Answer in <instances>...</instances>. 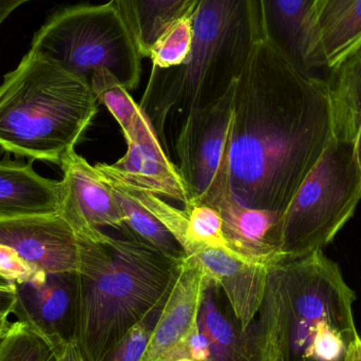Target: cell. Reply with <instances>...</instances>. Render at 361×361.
<instances>
[{"label": "cell", "mask_w": 361, "mask_h": 361, "mask_svg": "<svg viewBox=\"0 0 361 361\" xmlns=\"http://www.w3.org/2000/svg\"><path fill=\"white\" fill-rule=\"evenodd\" d=\"M333 137L326 80L259 40L233 90L226 158L238 199L283 214Z\"/></svg>", "instance_id": "cell-1"}, {"label": "cell", "mask_w": 361, "mask_h": 361, "mask_svg": "<svg viewBox=\"0 0 361 361\" xmlns=\"http://www.w3.org/2000/svg\"><path fill=\"white\" fill-rule=\"evenodd\" d=\"M191 23L188 59L171 69L152 68L139 104L167 154L188 116L235 86L262 39L257 0H199Z\"/></svg>", "instance_id": "cell-2"}, {"label": "cell", "mask_w": 361, "mask_h": 361, "mask_svg": "<svg viewBox=\"0 0 361 361\" xmlns=\"http://www.w3.org/2000/svg\"><path fill=\"white\" fill-rule=\"evenodd\" d=\"M76 343L86 361L99 358L163 307L183 260L128 238L80 237Z\"/></svg>", "instance_id": "cell-3"}, {"label": "cell", "mask_w": 361, "mask_h": 361, "mask_svg": "<svg viewBox=\"0 0 361 361\" xmlns=\"http://www.w3.org/2000/svg\"><path fill=\"white\" fill-rule=\"evenodd\" d=\"M356 294L322 250L284 256L267 267L259 318L250 324L262 361H313L322 333L358 336Z\"/></svg>", "instance_id": "cell-4"}, {"label": "cell", "mask_w": 361, "mask_h": 361, "mask_svg": "<svg viewBox=\"0 0 361 361\" xmlns=\"http://www.w3.org/2000/svg\"><path fill=\"white\" fill-rule=\"evenodd\" d=\"M97 102L86 78L31 47L0 84V148L61 165L92 124Z\"/></svg>", "instance_id": "cell-5"}, {"label": "cell", "mask_w": 361, "mask_h": 361, "mask_svg": "<svg viewBox=\"0 0 361 361\" xmlns=\"http://www.w3.org/2000/svg\"><path fill=\"white\" fill-rule=\"evenodd\" d=\"M31 47L88 82L101 70L111 73L128 91L137 88L141 80V54L112 1L56 11L35 32Z\"/></svg>", "instance_id": "cell-6"}, {"label": "cell", "mask_w": 361, "mask_h": 361, "mask_svg": "<svg viewBox=\"0 0 361 361\" xmlns=\"http://www.w3.org/2000/svg\"><path fill=\"white\" fill-rule=\"evenodd\" d=\"M360 200L354 142L334 137L280 219L275 233L280 255L324 250L353 216Z\"/></svg>", "instance_id": "cell-7"}, {"label": "cell", "mask_w": 361, "mask_h": 361, "mask_svg": "<svg viewBox=\"0 0 361 361\" xmlns=\"http://www.w3.org/2000/svg\"><path fill=\"white\" fill-rule=\"evenodd\" d=\"M233 90L235 86L218 101L191 114L171 145L169 157L190 193L189 205L207 204L216 188L231 180L226 152Z\"/></svg>", "instance_id": "cell-8"}, {"label": "cell", "mask_w": 361, "mask_h": 361, "mask_svg": "<svg viewBox=\"0 0 361 361\" xmlns=\"http://www.w3.org/2000/svg\"><path fill=\"white\" fill-rule=\"evenodd\" d=\"M124 137L127 152L123 158L112 164L94 165L101 177L123 188L154 193L188 206L190 193L185 180L143 110Z\"/></svg>", "instance_id": "cell-9"}, {"label": "cell", "mask_w": 361, "mask_h": 361, "mask_svg": "<svg viewBox=\"0 0 361 361\" xmlns=\"http://www.w3.org/2000/svg\"><path fill=\"white\" fill-rule=\"evenodd\" d=\"M15 286L16 305L13 314L18 322L39 333L56 353L63 345L76 341L80 314L78 271H37Z\"/></svg>", "instance_id": "cell-10"}, {"label": "cell", "mask_w": 361, "mask_h": 361, "mask_svg": "<svg viewBox=\"0 0 361 361\" xmlns=\"http://www.w3.org/2000/svg\"><path fill=\"white\" fill-rule=\"evenodd\" d=\"M61 203L59 214L76 235L99 239L102 227L125 231V218L116 193L97 169L75 150L61 161Z\"/></svg>", "instance_id": "cell-11"}, {"label": "cell", "mask_w": 361, "mask_h": 361, "mask_svg": "<svg viewBox=\"0 0 361 361\" xmlns=\"http://www.w3.org/2000/svg\"><path fill=\"white\" fill-rule=\"evenodd\" d=\"M262 39L301 71L326 70L317 0H257Z\"/></svg>", "instance_id": "cell-12"}, {"label": "cell", "mask_w": 361, "mask_h": 361, "mask_svg": "<svg viewBox=\"0 0 361 361\" xmlns=\"http://www.w3.org/2000/svg\"><path fill=\"white\" fill-rule=\"evenodd\" d=\"M0 244L38 271L80 269V237L59 214L0 219Z\"/></svg>", "instance_id": "cell-13"}, {"label": "cell", "mask_w": 361, "mask_h": 361, "mask_svg": "<svg viewBox=\"0 0 361 361\" xmlns=\"http://www.w3.org/2000/svg\"><path fill=\"white\" fill-rule=\"evenodd\" d=\"M207 205L220 212L227 238L247 262L269 267L281 258L275 243L281 214L244 205L231 183L221 185Z\"/></svg>", "instance_id": "cell-14"}, {"label": "cell", "mask_w": 361, "mask_h": 361, "mask_svg": "<svg viewBox=\"0 0 361 361\" xmlns=\"http://www.w3.org/2000/svg\"><path fill=\"white\" fill-rule=\"evenodd\" d=\"M209 278L199 262L186 257L161 311L141 361H154L180 343L197 322Z\"/></svg>", "instance_id": "cell-15"}, {"label": "cell", "mask_w": 361, "mask_h": 361, "mask_svg": "<svg viewBox=\"0 0 361 361\" xmlns=\"http://www.w3.org/2000/svg\"><path fill=\"white\" fill-rule=\"evenodd\" d=\"M222 288L209 279L200 307L197 324L214 361H262L252 326L243 330Z\"/></svg>", "instance_id": "cell-16"}, {"label": "cell", "mask_w": 361, "mask_h": 361, "mask_svg": "<svg viewBox=\"0 0 361 361\" xmlns=\"http://www.w3.org/2000/svg\"><path fill=\"white\" fill-rule=\"evenodd\" d=\"M61 182L38 175L31 164L0 159V219L59 214Z\"/></svg>", "instance_id": "cell-17"}, {"label": "cell", "mask_w": 361, "mask_h": 361, "mask_svg": "<svg viewBox=\"0 0 361 361\" xmlns=\"http://www.w3.org/2000/svg\"><path fill=\"white\" fill-rule=\"evenodd\" d=\"M324 80L330 97L334 137L354 142L361 118V42L329 69Z\"/></svg>", "instance_id": "cell-18"}, {"label": "cell", "mask_w": 361, "mask_h": 361, "mask_svg": "<svg viewBox=\"0 0 361 361\" xmlns=\"http://www.w3.org/2000/svg\"><path fill=\"white\" fill-rule=\"evenodd\" d=\"M128 27L142 59H149L161 36L190 16L199 0H111Z\"/></svg>", "instance_id": "cell-19"}, {"label": "cell", "mask_w": 361, "mask_h": 361, "mask_svg": "<svg viewBox=\"0 0 361 361\" xmlns=\"http://www.w3.org/2000/svg\"><path fill=\"white\" fill-rule=\"evenodd\" d=\"M182 248L186 257H192L201 264L207 277L219 284L231 302L245 300L256 290L260 280L259 264L203 244L188 243Z\"/></svg>", "instance_id": "cell-20"}, {"label": "cell", "mask_w": 361, "mask_h": 361, "mask_svg": "<svg viewBox=\"0 0 361 361\" xmlns=\"http://www.w3.org/2000/svg\"><path fill=\"white\" fill-rule=\"evenodd\" d=\"M104 180L116 193L121 209L124 214L125 231L123 235L125 238L142 242L171 258L182 260L186 257L171 231L154 214L142 207L124 189Z\"/></svg>", "instance_id": "cell-21"}, {"label": "cell", "mask_w": 361, "mask_h": 361, "mask_svg": "<svg viewBox=\"0 0 361 361\" xmlns=\"http://www.w3.org/2000/svg\"><path fill=\"white\" fill-rule=\"evenodd\" d=\"M0 361H59L44 337L25 322L8 324L0 338Z\"/></svg>", "instance_id": "cell-22"}, {"label": "cell", "mask_w": 361, "mask_h": 361, "mask_svg": "<svg viewBox=\"0 0 361 361\" xmlns=\"http://www.w3.org/2000/svg\"><path fill=\"white\" fill-rule=\"evenodd\" d=\"M91 89L97 101L107 107L122 129L123 135L133 129L142 108L128 90L105 70L95 72L90 78Z\"/></svg>", "instance_id": "cell-23"}, {"label": "cell", "mask_w": 361, "mask_h": 361, "mask_svg": "<svg viewBox=\"0 0 361 361\" xmlns=\"http://www.w3.org/2000/svg\"><path fill=\"white\" fill-rule=\"evenodd\" d=\"M329 69L361 42V0H354L345 13L322 34Z\"/></svg>", "instance_id": "cell-24"}, {"label": "cell", "mask_w": 361, "mask_h": 361, "mask_svg": "<svg viewBox=\"0 0 361 361\" xmlns=\"http://www.w3.org/2000/svg\"><path fill=\"white\" fill-rule=\"evenodd\" d=\"M192 42L190 16L184 17L171 25L157 42L150 53L152 68L171 69L185 63Z\"/></svg>", "instance_id": "cell-25"}, {"label": "cell", "mask_w": 361, "mask_h": 361, "mask_svg": "<svg viewBox=\"0 0 361 361\" xmlns=\"http://www.w3.org/2000/svg\"><path fill=\"white\" fill-rule=\"evenodd\" d=\"M163 307L154 310L145 319L133 326L99 361H141Z\"/></svg>", "instance_id": "cell-26"}, {"label": "cell", "mask_w": 361, "mask_h": 361, "mask_svg": "<svg viewBox=\"0 0 361 361\" xmlns=\"http://www.w3.org/2000/svg\"><path fill=\"white\" fill-rule=\"evenodd\" d=\"M154 361H214L209 348L199 330V324H195L188 334L173 345L171 349L159 356Z\"/></svg>", "instance_id": "cell-27"}, {"label": "cell", "mask_w": 361, "mask_h": 361, "mask_svg": "<svg viewBox=\"0 0 361 361\" xmlns=\"http://www.w3.org/2000/svg\"><path fill=\"white\" fill-rule=\"evenodd\" d=\"M35 267L25 262L13 248L0 244V276L20 283L31 278L37 271Z\"/></svg>", "instance_id": "cell-28"}, {"label": "cell", "mask_w": 361, "mask_h": 361, "mask_svg": "<svg viewBox=\"0 0 361 361\" xmlns=\"http://www.w3.org/2000/svg\"><path fill=\"white\" fill-rule=\"evenodd\" d=\"M353 1L354 0H318V20L322 31L332 25Z\"/></svg>", "instance_id": "cell-29"}, {"label": "cell", "mask_w": 361, "mask_h": 361, "mask_svg": "<svg viewBox=\"0 0 361 361\" xmlns=\"http://www.w3.org/2000/svg\"><path fill=\"white\" fill-rule=\"evenodd\" d=\"M16 305V286L13 281L0 276V316L8 318Z\"/></svg>", "instance_id": "cell-30"}, {"label": "cell", "mask_w": 361, "mask_h": 361, "mask_svg": "<svg viewBox=\"0 0 361 361\" xmlns=\"http://www.w3.org/2000/svg\"><path fill=\"white\" fill-rule=\"evenodd\" d=\"M57 357L59 361H86L76 341L63 345L61 351L57 352Z\"/></svg>", "instance_id": "cell-31"}, {"label": "cell", "mask_w": 361, "mask_h": 361, "mask_svg": "<svg viewBox=\"0 0 361 361\" xmlns=\"http://www.w3.org/2000/svg\"><path fill=\"white\" fill-rule=\"evenodd\" d=\"M29 1L32 0H0V25L10 16L13 11Z\"/></svg>", "instance_id": "cell-32"}, {"label": "cell", "mask_w": 361, "mask_h": 361, "mask_svg": "<svg viewBox=\"0 0 361 361\" xmlns=\"http://www.w3.org/2000/svg\"><path fill=\"white\" fill-rule=\"evenodd\" d=\"M343 361H361V336L357 337L351 345H349L347 354Z\"/></svg>", "instance_id": "cell-33"}, {"label": "cell", "mask_w": 361, "mask_h": 361, "mask_svg": "<svg viewBox=\"0 0 361 361\" xmlns=\"http://www.w3.org/2000/svg\"><path fill=\"white\" fill-rule=\"evenodd\" d=\"M354 149H355V156L357 159L358 165L361 169V118L360 125H358L357 135H356L355 141H354Z\"/></svg>", "instance_id": "cell-34"}, {"label": "cell", "mask_w": 361, "mask_h": 361, "mask_svg": "<svg viewBox=\"0 0 361 361\" xmlns=\"http://www.w3.org/2000/svg\"><path fill=\"white\" fill-rule=\"evenodd\" d=\"M8 324H8V318L0 316V338H1L2 334H4V331L8 328Z\"/></svg>", "instance_id": "cell-35"}, {"label": "cell", "mask_w": 361, "mask_h": 361, "mask_svg": "<svg viewBox=\"0 0 361 361\" xmlns=\"http://www.w3.org/2000/svg\"><path fill=\"white\" fill-rule=\"evenodd\" d=\"M317 1H318V0H317Z\"/></svg>", "instance_id": "cell-36"}]
</instances>
